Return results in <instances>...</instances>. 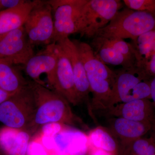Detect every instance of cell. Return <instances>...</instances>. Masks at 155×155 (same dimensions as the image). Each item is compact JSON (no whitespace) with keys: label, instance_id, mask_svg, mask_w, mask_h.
<instances>
[{"label":"cell","instance_id":"6da1fadb","mask_svg":"<svg viewBox=\"0 0 155 155\" xmlns=\"http://www.w3.org/2000/svg\"><path fill=\"white\" fill-rule=\"evenodd\" d=\"M33 90L36 112L28 131L31 134L39 127L50 123H58L84 130L89 129L82 119L74 114L70 104L55 91L34 81Z\"/></svg>","mask_w":155,"mask_h":155},{"label":"cell","instance_id":"7a4b0ae2","mask_svg":"<svg viewBox=\"0 0 155 155\" xmlns=\"http://www.w3.org/2000/svg\"><path fill=\"white\" fill-rule=\"evenodd\" d=\"M73 41L84 66L90 87L93 114L100 113L107 107L116 73L95 54L90 45L78 40Z\"/></svg>","mask_w":155,"mask_h":155},{"label":"cell","instance_id":"3957f363","mask_svg":"<svg viewBox=\"0 0 155 155\" xmlns=\"http://www.w3.org/2000/svg\"><path fill=\"white\" fill-rule=\"evenodd\" d=\"M155 29V14L127 8L117 12L110 23L98 31L93 38H130L134 41L142 35Z\"/></svg>","mask_w":155,"mask_h":155},{"label":"cell","instance_id":"277c9868","mask_svg":"<svg viewBox=\"0 0 155 155\" xmlns=\"http://www.w3.org/2000/svg\"><path fill=\"white\" fill-rule=\"evenodd\" d=\"M36 112L30 81L27 85L0 104V122L6 127L28 131Z\"/></svg>","mask_w":155,"mask_h":155},{"label":"cell","instance_id":"5b68a950","mask_svg":"<svg viewBox=\"0 0 155 155\" xmlns=\"http://www.w3.org/2000/svg\"><path fill=\"white\" fill-rule=\"evenodd\" d=\"M115 73L114 88L106 109L116 104L134 100H151L150 82L151 79L138 67L122 68L115 71Z\"/></svg>","mask_w":155,"mask_h":155},{"label":"cell","instance_id":"8992f818","mask_svg":"<svg viewBox=\"0 0 155 155\" xmlns=\"http://www.w3.org/2000/svg\"><path fill=\"white\" fill-rule=\"evenodd\" d=\"M119 0H87L81 14L78 33L93 38L98 31L104 28L122 8Z\"/></svg>","mask_w":155,"mask_h":155},{"label":"cell","instance_id":"52a82bcc","mask_svg":"<svg viewBox=\"0 0 155 155\" xmlns=\"http://www.w3.org/2000/svg\"><path fill=\"white\" fill-rule=\"evenodd\" d=\"M23 26L33 47L52 43L54 23L52 8L49 1L36 0Z\"/></svg>","mask_w":155,"mask_h":155},{"label":"cell","instance_id":"ba28073f","mask_svg":"<svg viewBox=\"0 0 155 155\" xmlns=\"http://www.w3.org/2000/svg\"><path fill=\"white\" fill-rule=\"evenodd\" d=\"M87 0H51L54 33L52 43L78 33L81 11Z\"/></svg>","mask_w":155,"mask_h":155},{"label":"cell","instance_id":"9c48e42d","mask_svg":"<svg viewBox=\"0 0 155 155\" xmlns=\"http://www.w3.org/2000/svg\"><path fill=\"white\" fill-rule=\"evenodd\" d=\"M24 26L0 35V59L14 65L24 66L35 54Z\"/></svg>","mask_w":155,"mask_h":155},{"label":"cell","instance_id":"30bf717a","mask_svg":"<svg viewBox=\"0 0 155 155\" xmlns=\"http://www.w3.org/2000/svg\"><path fill=\"white\" fill-rule=\"evenodd\" d=\"M57 63L54 75L48 81L52 90L61 95L73 106L81 102L75 90L71 63L61 47L56 43Z\"/></svg>","mask_w":155,"mask_h":155},{"label":"cell","instance_id":"8fae6325","mask_svg":"<svg viewBox=\"0 0 155 155\" xmlns=\"http://www.w3.org/2000/svg\"><path fill=\"white\" fill-rule=\"evenodd\" d=\"M61 47L69 58L73 75L75 90L81 103L85 102L87 105L90 115L92 112L91 101L90 100V94L91 93L90 87L87 76L84 66L77 48L73 40L67 38L56 43Z\"/></svg>","mask_w":155,"mask_h":155},{"label":"cell","instance_id":"7c38bea8","mask_svg":"<svg viewBox=\"0 0 155 155\" xmlns=\"http://www.w3.org/2000/svg\"><path fill=\"white\" fill-rule=\"evenodd\" d=\"M110 117H122L149 124L155 130V106L150 99L137 100L111 106L99 114Z\"/></svg>","mask_w":155,"mask_h":155},{"label":"cell","instance_id":"4fadbf2b","mask_svg":"<svg viewBox=\"0 0 155 155\" xmlns=\"http://www.w3.org/2000/svg\"><path fill=\"white\" fill-rule=\"evenodd\" d=\"M106 118V127L118 140L121 150L137 139L144 137L149 133H155L154 127L145 122L133 121L122 117Z\"/></svg>","mask_w":155,"mask_h":155},{"label":"cell","instance_id":"5bb4252c","mask_svg":"<svg viewBox=\"0 0 155 155\" xmlns=\"http://www.w3.org/2000/svg\"><path fill=\"white\" fill-rule=\"evenodd\" d=\"M53 155H87L88 149L87 134L81 130L66 126L54 137Z\"/></svg>","mask_w":155,"mask_h":155},{"label":"cell","instance_id":"9a60e30c","mask_svg":"<svg viewBox=\"0 0 155 155\" xmlns=\"http://www.w3.org/2000/svg\"><path fill=\"white\" fill-rule=\"evenodd\" d=\"M56 43L46 46L43 50L34 55L24 65V70L33 81L45 85V82L40 79V76L46 74L48 81L54 75L57 63Z\"/></svg>","mask_w":155,"mask_h":155},{"label":"cell","instance_id":"2e32d148","mask_svg":"<svg viewBox=\"0 0 155 155\" xmlns=\"http://www.w3.org/2000/svg\"><path fill=\"white\" fill-rule=\"evenodd\" d=\"M87 135V155H121L119 141L107 127L97 126L90 130Z\"/></svg>","mask_w":155,"mask_h":155},{"label":"cell","instance_id":"e0dca14e","mask_svg":"<svg viewBox=\"0 0 155 155\" xmlns=\"http://www.w3.org/2000/svg\"><path fill=\"white\" fill-rule=\"evenodd\" d=\"M30 138L27 130L5 126L0 128V150L4 155H26Z\"/></svg>","mask_w":155,"mask_h":155},{"label":"cell","instance_id":"ac0fdd59","mask_svg":"<svg viewBox=\"0 0 155 155\" xmlns=\"http://www.w3.org/2000/svg\"><path fill=\"white\" fill-rule=\"evenodd\" d=\"M36 1H26L15 8L0 11V35L23 26Z\"/></svg>","mask_w":155,"mask_h":155},{"label":"cell","instance_id":"d6986e66","mask_svg":"<svg viewBox=\"0 0 155 155\" xmlns=\"http://www.w3.org/2000/svg\"><path fill=\"white\" fill-rule=\"evenodd\" d=\"M28 83L15 66L0 59V89L14 94Z\"/></svg>","mask_w":155,"mask_h":155},{"label":"cell","instance_id":"ffe728a7","mask_svg":"<svg viewBox=\"0 0 155 155\" xmlns=\"http://www.w3.org/2000/svg\"><path fill=\"white\" fill-rule=\"evenodd\" d=\"M95 54L105 64L121 66L122 68L136 67V64L112 48L104 46L92 41L91 45Z\"/></svg>","mask_w":155,"mask_h":155},{"label":"cell","instance_id":"44dd1931","mask_svg":"<svg viewBox=\"0 0 155 155\" xmlns=\"http://www.w3.org/2000/svg\"><path fill=\"white\" fill-rule=\"evenodd\" d=\"M131 44L135 52L137 67L155 54V29L142 35Z\"/></svg>","mask_w":155,"mask_h":155},{"label":"cell","instance_id":"7402d4cb","mask_svg":"<svg viewBox=\"0 0 155 155\" xmlns=\"http://www.w3.org/2000/svg\"><path fill=\"white\" fill-rule=\"evenodd\" d=\"M121 155H155V133L131 142L121 149Z\"/></svg>","mask_w":155,"mask_h":155},{"label":"cell","instance_id":"603a6c76","mask_svg":"<svg viewBox=\"0 0 155 155\" xmlns=\"http://www.w3.org/2000/svg\"><path fill=\"white\" fill-rule=\"evenodd\" d=\"M92 38L93 41L116 50L127 59L134 62L136 65L135 52L131 44L120 39H108L98 37Z\"/></svg>","mask_w":155,"mask_h":155},{"label":"cell","instance_id":"cb8c5ba5","mask_svg":"<svg viewBox=\"0 0 155 155\" xmlns=\"http://www.w3.org/2000/svg\"><path fill=\"white\" fill-rule=\"evenodd\" d=\"M127 8L155 14V0H124Z\"/></svg>","mask_w":155,"mask_h":155},{"label":"cell","instance_id":"d4e9b609","mask_svg":"<svg viewBox=\"0 0 155 155\" xmlns=\"http://www.w3.org/2000/svg\"><path fill=\"white\" fill-rule=\"evenodd\" d=\"M139 68L147 77L151 79L155 77V54L143 62L139 66Z\"/></svg>","mask_w":155,"mask_h":155},{"label":"cell","instance_id":"484cf974","mask_svg":"<svg viewBox=\"0 0 155 155\" xmlns=\"http://www.w3.org/2000/svg\"><path fill=\"white\" fill-rule=\"evenodd\" d=\"M66 125L58 123H50L43 125L41 127V133L43 136L54 137L63 130Z\"/></svg>","mask_w":155,"mask_h":155},{"label":"cell","instance_id":"4316f807","mask_svg":"<svg viewBox=\"0 0 155 155\" xmlns=\"http://www.w3.org/2000/svg\"><path fill=\"white\" fill-rule=\"evenodd\" d=\"M26 155H48V154L41 143L34 141L29 143Z\"/></svg>","mask_w":155,"mask_h":155},{"label":"cell","instance_id":"83f0119b","mask_svg":"<svg viewBox=\"0 0 155 155\" xmlns=\"http://www.w3.org/2000/svg\"><path fill=\"white\" fill-rule=\"evenodd\" d=\"M25 0H1V5L2 9L6 10L17 7L25 2Z\"/></svg>","mask_w":155,"mask_h":155},{"label":"cell","instance_id":"f1b7e54d","mask_svg":"<svg viewBox=\"0 0 155 155\" xmlns=\"http://www.w3.org/2000/svg\"><path fill=\"white\" fill-rule=\"evenodd\" d=\"M151 100L155 106V77L152 78L150 82Z\"/></svg>","mask_w":155,"mask_h":155},{"label":"cell","instance_id":"f546056e","mask_svg":"<svg viewBox=\"0 0 155 155\" xmlns=\"http://www.w3.org/2000/svg\"><path fill=\"white\" fill-rule=\"evenodd\" d=\"M13 94L8 93L0 89V104L2 103L3 102L6 101V100L8 99Z\"/></svg>","mask_w":155,"mask_h":155},{"label":"cell","instance_id":"4dcf8cb0","mask_svg":"<svg viewBox=\"0 0 155 155\" xmlns=\"http://www.w3.org/2000/svg\"><path fill=\"white\" fill-rule=\"evenodd\" d=\"M2 11V5H1V0H0V11Z\"/></svg>","mask_w":155,"mask_h":155},{"label":"cell","instance_id":"1f68e13d","mask_svg":"<svg viewBox=\"0 0 155 155\" xmlns=\"http://www.w3.org/2000/svg\"><path fill=\"white\" fill-rule=\"evenodd\" d=\"M0 155H4V154H3V153H2V151H1V150H0Z\"/></svg>","mask_w":155,"mask_h":155}]
</instances>
